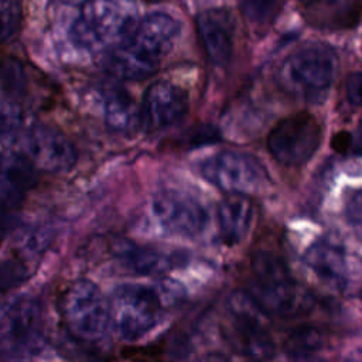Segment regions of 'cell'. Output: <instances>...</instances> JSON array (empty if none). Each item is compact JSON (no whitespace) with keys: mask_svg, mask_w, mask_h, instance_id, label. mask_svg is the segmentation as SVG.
<instances>
[{"mask_svg":"<svg viewBox=\"0 0 362 362\" xmlns=\"http://www.w3.org/2000/svg\"><path fill=\"white\" fill-rule=\"evenodd\" d=\"M180 25L171 16L150 13L122 42L105 52L106 71L119 79L140 81L151 76L170 52Z\"/></svg>","mask_w":362,"mask_h":362,"instance_id":"obj_1","label":"cell"},{"mask_svg":"<svg viewBox=\"0 0 362 362\" xmlns=\"http://www.w3.org/2000/svg\"><path fill=\"white\" fill-rule=\"evenodd\" d=\"M247 294L266 313L293 317L313 305L310 293L294 279L287 263L273 252L259 250L250 259Z\"/></svg>","mask_w":362,"mask_h":362,"instance_id":"obj_2","label":"cell"},{"mask_svg":"<svg viewBox=\"0 0 362 362\" xmlns=\"http://www.w3.org/2000/svg\"><path fill=\"white\" fill-rule=\"evenodd\" d=\"M133 0H88L71 25L72 42L89 52H106L137 25Z\"/></svg>","mask_w":362,"mask_h":362,"instance_id":"obj_3","label":"cell"},{"mask_svg":"<svg viewBox=\"0 0 362 362\" xmlns=\"http://www.w3.org/2000/svg\"><path fill=\"white\" fill-rule=\"evenodd\" d=\"M338 69L335 52L322 44L301 47L288 54L277 69V83L288 95L320 102L328 93Z\"/></svg>","mask_w":362,"mask_h":362,"instance_id":"obj_4","label":"cell"},{"mask_svg":"<svg viewBox=\"0 0 362 362\" xmlns=\"http://www.w3.org/2000/svg\"><path fill=\"white\" fill-rule=\"evenodd\" d=\"M266 313L247 293L232 294L221 322L226 344L239 355L250 359H270L276 345L264 320Z\"/></svg>","mask_w":362,"mask_h":362,"instance_id":"obj_5","label":"cell"},{"mask_svg":"<svg viewBox=\"0 0 362 362\" xmlns=\"http://www.w3.org/2000/svg\"><path fill=\"white\" fill-rule=\"evenodd\" d=\"M160 293L143 284H122L109 298L110 328L129 342L139 341L151 332L163 317Z\"/></svg>","mask_w":362,"mask_h":362,"instance_id":"obj_6","label":"cell"},{"mask_svg":"<svg viewBox=\"0 0 362 362\" xmlns=\"http://www.w3.org/2000/svg\"><path fill=\"white\" fill-rule=\"evenodd\" d=\"M42 345V308L35 298L18 297L0 305V359L31 358Z\"/></svg>","mask_w":362,"mask_h":362,"instance_id":"obj_7","label":"cell"},{"mask_svg":"<svg viewBox=\"0 0 362 362\" xmlns=\"http://www.w3.org/2000/svg\"><path fill=\"white\" fill-rule=\"evenodd\" d=\"M61 313L68 331L81 341H102L110 328L109 300L89 280H76L65 291Z\"/></svg>","mask_w":362,"mask_h":362,"instance_id":"obj_8","label":"cell"},{"mask_svg":"<svg viewBox=\"0 0 362 362\" xmlns=\"http://www.w3.org/2000/svg\"><path fill=\"white\" fill-rule=\"evenodd\" d=\"M320 141V122L308 112H298L281 119L270 130L267 150L281 165L298 167L314 156Z\"/></svg>","mask_w":362,"mask_h":362,"instance_id":"obj_9","label":"cell"},{"mask_svg":"<svg viewBox=\"0 0 362 362\" xmlns=\"http://www.w3.org/2000/svg\"><path fill=\"white\" fill-rule=\"evenodd\" d=\"M201 175L226 194L259 191L266 185L267 174L252 156L235 150H222L199 163Z\"/></svg>","mask_w":362,"mask_h":362,"instance_id":"obj_10","label":"cell"},{"mask_svg":"<svg viewBox=\"0 0 362 362\" xmlns=\"http://www.w3.org/2000/svg\"><path fill=\"white\" fill-rule=\"evenodd\" d=\"M153 221L167 233L182 238L199 235L208 222L204 205L191 194L165 189L153 197Z\"/></svg>","mask_w":362,"mask_h":362,"instance_id":"obj_11","label":"cell"},{"mask_svg":"<svg viewBox=\"0 0 362 362\" xmlns=\"http://www.w3.org/2000/svg\"><path fill=\"white\" fill-rule=\"evenodd\" d=\"M25 151L33 163L49 173L69 171L76 163V151L66 136L58 129L37 123L25 136Z\"/></svg>","mask_w":362,"mask_h":362,"instance_id":"obj_12","label":"cell"},{"mask_svg":"<svg viewBox=\"0 0 362 362\" xmlns=\"http://www.w3.org/2000/svg\"><path fill=\"white\" fill-rule=\"evenodd\" d=\"M187 110V92L173 82L157 81L144 92L140 105L141 126L148 132L163 130L180 122Z\"/></svg>","mask_w":362,"mask_h":362,"instance_id":"obj_13","label":"cell"},{"mask_svg":"<svg viewBox=\"0 0 362 362\" xmlns=\"http://www.w3.org/2000/svg\"><path fill=\"white\" fill-rule=\"evenodd\" d=\"M37 181V165L20 151L0 153V206L13 209L18 206Z\"/></svg>","mask_w":362,"mask_h":362,"instance_id":"obj_14","label":"cell"},{"mask_svg":"<svg viewBox=\"0 0 362 362\" xmlns=\"http://www.w3.org/2000/svg\"><path fill=\"white\" fill-rule=\"evenodd\" d=\"M304 262L310 270L328 287L344 290L348 284V260L342 247L320 239L304 253Z\"/></svg>","mask_w":362,"mask_h":362,"instance_id":"obj_15","label":"cell"},{"mask_svg":"<svg viewBox=\"0 0 362 362\" xmlns=\"http://www.w3.org/2000/svg\"><path fill=\"white\" fill-rule=\"evenodd\" d=\"M197 31L202 47L214 65L225 66L233 49L232 28L223 10H206L197 16Z\"/></svg>","mask_w":362,"mask_h":362,"instance_id":"obj_16","label":"cell"},{"mask_svg":"<svg viewBox=\"0 0 362 362\" xmlns=\"http://www.w3.org/2000/svg\"><path fill=\"white\" fill-rule=\"evenodd\" d=\"M218 229L228 246L242 242L255 219V204L245 194H228L216 208Z\"/></svg>","mask_w":362,"mask_h":362,"instance_id":"obj_17","label":"cell"},{"mask_svg":"<svg viewBox=\"0 0 362 362\" xmlns=\"http://www.w3.org/2000/svg\"><path fill=\"white\" fill-rule=\"evenodd\" d=\"M307 21L320 30H345L359 21L358 0H308Z\"/></svg>","mask_w":362,"mask_h":362,"instance_id":"obj_18","label":"cell"},{"mask_svg":"<svg viewBox=\"0 0 362 362\" xmlns=\"http://www.w3.org/2000/svg\"><path fill=\"white\" fill-rule=\"evenodd\" d=\"M115 256L124 270L141 276L161 274L173 264L171 257L163 252L133 242H120L116 246Z\"/></svg>","mask_w":362,"mask_h":362,"instance_id":"obj_19","label":"cell"},{"mask_svg":"<svg viewBox=\"0 0 362 362\" xmlns=\"http://www.w3.org/2000/svg\"><path fill=\"white\" fill-rule=\"evenodd\" d=\"M106 126L122 134H132L141 126L140 106L123 89H110L103 100Z\"/></svg>","mask_w":362,"mask_h":362,"instance_id":"obj_20","label":"cell"},{"mask_svg":"<svg viewBox=\"0 0 362 362\" xmlns=\"http://www.w3.org/2000/svg\"><path fill=\"white\" fill-rule=\"evenodd\" d=\"M324 346L322 332L311 325L294 328L283 342L284 352L290 358L305 359L318 354Z\"/></svg>","mask_w":362,"mask_h":362,"instance_id":"obj_21","label":"cell"},{"mask_svg":"<svg viewBox=\"0 0 362 362\" xmlns=\"http://www.w3.org/2000/svg\"><path fill=\"white\" fill-rule=\"evenodd\" d=\"M28 79L24 65L14 57L0 59V93L10 99H20L27 90Z\"/></svg>","mask_w":362,"mask_h":362,"instance_id":"obj_22","label":"cell"},{"mask_svg":"<svg viewBox=\"0 0 362 362\" xmlns=\"http://www.w3.org/2000/svg\"><path fill=\"white\" fill-rule=\"evenodd\" d=\"M23 123V112L17 100L0 98V139L10 140L16 137Z\"/></svg>","mask_w":362,"mask_h":362,"instance_id":"obj_23","label":"cell"},{"mask_svg":"<svg viewBox=\"0 0 362 362\" xmlns=\"http://www.w3.org/2000/svg\"><path fill=\"white\" fill-rule=\"evenodd\" d=\"M21 21L20 0H0V44L11 40L20 31Z\"/></svg>","mask_w":362,"mask_h":362,"instance_id":"obj_24","label":"cell"},{"mask_svg":"<svg viewBox=\"0 0 362 362\" xmlns=\"http://www.w3.org/2000/svg\"><path fill=\"white\" fill-rule=\"evenodd\" d=\"M23 259L0 260V293L14 288L28 276V269Z\"/></svg>","mask_w":362,"mask_h":362,"instance_id":"obj_25","label":"cell"},{"mask_svg":"<svg viewBox=\"0 0 362 362\" xmlns=\"http://www.w3.org/2000/svg\"><path fill=\"white\" fill-rule=\"evenodd\" d=\"M243 14L252 23H266L277 10L279 0H240Z\"/></svg>","mask_w":362,"mask_h":362,"instance_id":"obj_26","label":"cell"},{"mask_svg":"<svg viewBox=\"0 0 362 362\" xmlns=\"http://www.w3.org/2000/svg\"><path fill=\"white\" fill-rule=\"evenodd\" d=\"M47 232L41 229H31L23 233L20 239V252L23 256H33L47 247Z\"/></svg>","mask_w":362,"mask_h":362,"instance_id":"obj_27","label":"cell"},{"mask_svg":"<svg viewBox=\"0 0 362 362\" xmlns=\"http://www.w3.org/2000/svg\"><path fill=\"white\" fill-rule=\"evenodd\" d=\"M345 214L351 228L362 239V189L355 191L348 198Z\"/></svg>","mask_w":362,"mask_h":362,"instance_id":"obj_28","label":"cell"},{"mask_svg":"<svg viewBox=\"0 0 362 362\" xmlns=\"http://www.w3.org/2000/svg\"><path fill=\"white\" fill-rule=\"evenodd\" d=\"M346 99L354 106H362V72H352L345 82Z\"/></svg>","mask_w":362,"mask_h":362,"instance_id":"obj_29","label":"cell"},{"mask_svg":"<svg viewBox=\"0 0 362 362\" xmlns=\"http://www.w3.org/2000/svg\"><path fill=\"white\" fill-rule=\"evenodd\" d=\"M331 147L338 153H348L351 148V133L338 132L331 140Z\"/></svg>","mask_w":362,"mask_h":362,"instance_id":"obj_30","label":"cell"},{"mask_svg":"<svg viewBox=\"0 0 362 362\" xmlns=\"http://www.w3.org/2000/svg\"><path fill=\"white\" fill-rule=\"evenodd\" d=\"M351 153L362 156V123L355 129L354 133H351Z\"/></svg>","mask_w":362,"mask_h":362,"instance_id":"obj_31","label":"cell"},{"mask_svg":"<svg viewBox=\"0 0 362 362\" xmlns=\"http://www.w3.org/2000/svg\"><path fill=\"white\" fill-rule=\"evenodd\" d=\"M14 225L16 219L11 215H0V242L10 233Z\"/></svg>","mask_w":362,"mask_h":362,"instance_id":"obj_32","label":"cell"},{"mask_svg":"<svg viewBox=\"0 0 362 362\" xmlns=\"http://www.w3.org/2000/svg\"><path fill=\"white\" fill-rule=\"evenodd\" d=\"M54 1H58V3L65 4V6H82L88 0H54Z\"/></svg>","mask_w":362,"mask_h":362,"instance_id":"obj_33","label":"cell"},{"mask_svg":"<svg viewBox=\"0 0 362 362\" xmlns=\"http://www.w3.org/2000/svg\"><path fill=\"white\" fill-rule=\"evenodd\" d=\"M144 1H150V3H157V1H161V0H144Z\"/></svg>","mask_w":362,"mask_h":362,"instance_id":"obj_34","label":"cell"},{"mask_svg":"<svg viewBox=\"0 0 362 362\" xmlns=\"http://www.w3.org/2000/svg\"><path fill=\"white\" fill-rule=\"evenodd\" d=\"M304 1H308V0H304Z\"/></svg>","mask_w":362,"mask_h":362,"instance_id":"obj_35","label":"cell"}]
</instances>
